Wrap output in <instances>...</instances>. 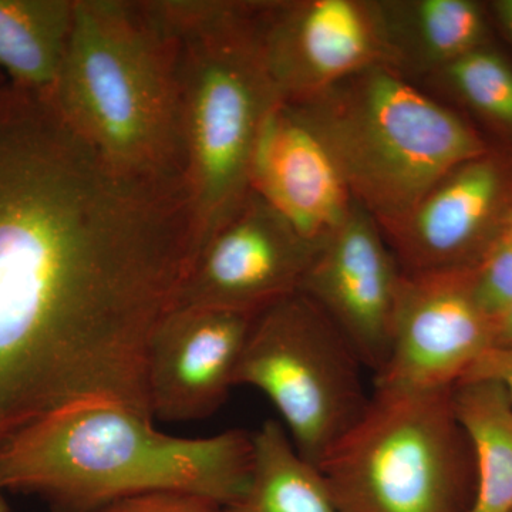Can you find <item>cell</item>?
Returning a JSON list of instances; mask_svg holds the SVG:
<instances>
[{"label": "cell", "instance_id": "cell-1", "mask_svg": "<svg viewBox=\"0 0 512 512\" xmlns=\"http://www.w3.org/2000/svg\"><path fill=\"white\" fill-rule=\"evenodd\" d=\"M195 255L184 188L121 173L49 97L0 86V444L83 404L153 417L148 349Z\"/></svg>", "mask_w": 512, "mask_h": 512}, {"label": "cell", "instance_id": "cell-2", "mask_svg": "<svg viewBox=\"0 0 512 512\" xmlns=\"http://www.w3.org/2000/svg\"><path fill=\"white\" fill-rule=\"evenodd\" d=\"M254 443L244 430L168 436L153 417L111 403L70 407L0 444V487L52 512H96L151 493L201 495L228 507L244 491Z\"/></svg>", "mask_w": 512, "mask_h": 512}, {"label": "cell", "instance_id": "cell-3", "mask_svg": "<svg viewBox=\"0 0 512 512\" xmlns=\"http://www.w3.org/2000/svg\"><path fill=\"white\" fill-rule=\"evenodd\" d=\"M50 100L111 167L187 190L177 50L156 0H74Z\"/></svg>", "mask_w": 512, "mask_h": 512}, {"label": "cell", "instance_id": "cell-4", "mask_svg": "<svg viewBox=\"0 0 512 512\" xmlns=\"http://www.w3.org/2000/svg\"><path fill=\"white\" fill-rule=\"evenodd\" d=\"M156 3L177 50L185 187L198 258L247 201L256 138L281 97L262 56L258 2Z\"/></svg>", "mask_w": 512, "mask_h": 512}, {"label": "cell", "instance_id": "cell-5", "mask_svg": "<svg viewBox=\"0 0 512 512\" xmlns=\"http://www.w3.org/2000/svg\"><path fill=\"white\" fill-rule=\"evenodd\" d=\"M289 104L384 237L402 227L444 175L490 150L460 114L389 66L370 67Z\"/></svg>", "mask_w": 512, "mask_h": 512}, {"label": "cell", "instance_id": "cell-6", "mask_svg": "<svg viewBox=\"0 0 512 512\" xmlns=\"http://www.w3.org/2000/svg\"><path fill=\"white\" fill-rule=\"evenodd\" d=\"M463 440L451 389L376 387L319 468L340 512H460Z\"/></svg>", "mask_w": 512, "mask_h": 512}, {"label": "cell", "instance_id": "cell-7", "mask_svg": "<svg viewBox=\"0 0 512 512\" xmlns=\"http://www.w3.org/2000/svg\"><path fill=\"white\" fill-rule=\"evenodd\" d=\"M362 367L328 316L296 292L256 316L235 386L264 393L293 446L319 467L369 403Z\"/></svg>", "mask_w": 512, "mask_h": 512}, {"label": "cell", "instance_id": "cell-8", "mask_svg": "<svg viewBox=\"0 0 512 512\" xmlns=\"http://www.w3.org/2000/svg\"><path fill=\"white\" fill-rule=\"evenodd\" d=\"M256 28L266 69L288 103L312 99L370 67H393L379 2H258Z\"/></svg>", "mask_w": 512, "mask_h": 512}, {"label": "cell", "instance_id": "cell-9", "mask_svg": "<svg viewBox=\"0 0 512 512\" xmlns=\"http://www.w3.org/2000/svg\"><path fill=\"white\" fill-rule=\"evenodd\" d=\"M494 340V323L471 295V266L403 271L392 345L376 387L453 389Z\"/></svg>", "mask_w": 512, "mask_h": 512}, {"label": "cell", "instance_id": "cell-10", "mask_svg": "<svg viewBox=\"0 0 512 512\" xmlns=\"http://www.w3.org/2000/svg\"><path fill=\"white\" fill-rule=\"evenodd\" d=\"M320 248L251 191L198 255L177 306L258 315L299 292Z\"/></svg>", "mask_w": 512, "mask_h": 512}, {"label": "cell", "instance_id": "cell-11", "mask_svg": "<svg viewBox=\"0 0 512 512\" xmlns=\"http://www.w3.org/2000/svg\"><path fill=\"white\" fill-rule=\"evenodd\" d=\"M400 268L382 229L356 202L322 245L299 292L348 340L365 367L382 372L392 345Z\"/></svg>", "mask_w": 512, "mask_h": 512}, {"label": "cell", "instance_id": "cell-12", "mask_svg": "<svg viewBox=\"0 0 512 512\" xmlns=\"http://www.w3.org/2000/svg\"><path fill=\"white\" fill-rule=\"evenodd\" d=\"M512 211V151L490 150L434 185L386 237L404 272L476 265L503 235Z\"/></svg>", "mask_w": 512, "mask_h": 512}, {"label": "cell", "instance_id": "cell-13", "mask_svg": "<svg viewBox=\"0 0 512 512\" xmlns=\"http://www.w3.org/2000/svg\"><path fill=\"white\" fill-rule=\"evenodd\" d=\"M258 315L197 306L168 312L148 349L153 417L194 421L217 412L235 386L239 359Z\"/></svg>", "mask_w": 512, "mask_h": 512}, {"label": "cell", "instance_id": "cell-14", "mask_svg": "<svg viewBox=\"0 0 512 512\" xmlns=\"http://www.w3.org/2000/svg\"><path fill=\"white\" fill-rule=\"evenodd\" d=\"M249 188L316 245L342 227L355 204L329 151L284 100L256 138Z\"/></svg>", "mask_w": 512, "mask_h": 512}, {"label": "cell", "instance_id": "cell-15", "mask_svg": "<svg viewBox=\"0 0 512 512\" xmlns=\"http://www.w3.org/2000/svg\"><path fill=\"white\" fill-rule=\"evenodd\" d=\"M393 69L434 76L448 64L490 45L483 6L473 0L379 2Z\"/></svg>", "mask_w": 512, "mask_h": 512}, {"label": "cell", "instance_id": "cell-16", "mask_svg": "<svg viewBox=\"0 0 512 512\" xmlns=\"http://www.w3.org/2000/svg\"><path fill=\"white\" fill-rule=\"evenodd\" d=\"M74 0H0V73L52 97L72 35Z\"/></svg>", "mask_w": 512, "mask_h": 512}, {"label": "cell", "instance_id": "cell-17", "mask_svg": "<svg viewBox=\"0 0 512 512\" xmlns=\"http://www.w3.org/2000/svg\"><path fill=\"white\" fill-rule=\"evenodd\" d=\"M454 416L476 463L467 512H512V403L501 384L461 380L451 389Z\"/></svg>", "mask_w": 512, "mask_h": 512}, {"label": "cell", "instance_id": "cell-18", "mask_svg": "<svg viewBox=\"0 0 512 512\" xmlns=\"http://www.w3.org/2000/svg\"><path fill=\"white\" fill-rule=\"evenodd\" d=\"M251 474L225 512H340L318 466L293 446L279 421L252 433Z\"/></svg>", "mask_w": 512, "mask_h": 512}, {"label": "cell", "instance_id": "cell-19", "mask_svg": "<svg viewBox=\"0 0 512 512\" xmlns=\"http://www.w3.org/2000/svg\"><path fill=\"white\" fill-rule=\"evenodd\" d=\"M512 144V64L487 45L431 76Z\"/></svg>", "mask_w": 512, "mask_h": 512}, {"label": "cell", "instance_id": "cell-20", "mask_svg": "<svg viewBox=\"0 0 512 512\" xmlns=\"http://www.w3.org/2000/svg\"><path fill=\"white\" fill-rule=\"evenodd\" d=\"M471 295L494 326L512 308V242L504 235L471 266Z\"/></svg>", "mask_w": 512, "mask_h": 512}, {"label": "cell", "instance_id": "cell-21", "mask_svg": "<svg viewBox=\"0 0 512 512\" xmlns=\"http://www.w3.org/2000/svg\"><path fill=\"white\" fill-rule=\"evenodd\" d=\"M96 512H225L222 505L201 495L151 493L124 498Z\"/></svg>", "mask_w": 512, "mask_h": 512}, {"label": "cell", "instance_id": "cell-22", "mask_svg": "<svg viewBox=\"0 0 512 512\" xmlns=\"http://www.w3.org/2000/svg\"><path fill=\"white\" fill-rule=\"evenodd\" d=\"M491 380L501 384L512 403V343L488 349L463 380Z\"/></svg>", "mask_w": 512, "mask_h": 512}, {"label": "cell", "instance_id": "cell-23", "mask_svg": "<svg viewBox=\"0 0 512 512\" xmlns=\"http://www.w3.org/2000/svg\"><path fill=\"white\" fill-rule=\"evenodd\" d=\"M494 18L512 45V0H497L491 3Z\"/></svg>", "mask_w": 512, "mask_h": 512}, {"label": "cell", "instance_id": "cell-24", "mask_svg": "<svg viewBox=\"0 0 512 512\" xmlns=\"http://www.w3.org/2000/svg\"><path fill=\"white\" fill-rule=\"evenodd\" d=\"M512 343V308L503 318L495 323V345H511Z\"/></svg>", "mask_w": 512, "mask_h": 512}, {"label": "cell", "instance_id": "cell-25", "mask_svg": "<svg viewBox=\"0 0 512 512\" xmlns=\"http://www.w3.org/2000/svg\"><path fill=\"white\" fill-rule=\"evenodd\" d=\"M503 235L512 242V211L510 217H508L507 224H505Z\"/></svg>", "mask_w": 512, "mask_h": 512}, {"label": "cell", "instance_id": "cell-26", "mask_svg": "<svg viewBox=\"0 0 512 512\" xmlns=\"http://www.w3.org/2000/svg\"><path fill=\"white\" fill-rule=\"evenodd\" d=\"M0 512H9L8 503L5 500V491L0 487Z\"/></svg>", "mask_w": 512, "mask_h": 512}, {"label": "cell", "instance_id": "cell-27", "mask_svg": "<svg viewBox=\"0 0 512 512\" xmlns=\"http://www.w3.org/2000/svg\"><path fill=\"white\" fill-rule=\"evenodd\" d=\"M8 83V80L5 79V76H3L2 73H0V86H3V84Z\"/></svg>", "mask_w": 512, "mask_h": 512}]
</instances>
